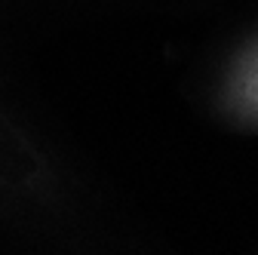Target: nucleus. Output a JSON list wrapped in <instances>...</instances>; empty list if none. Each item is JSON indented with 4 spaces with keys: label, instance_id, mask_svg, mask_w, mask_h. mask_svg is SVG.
Returning a JSON list of instances; mask_svg holds the SVG:
<instances>
[{
    "label": "nucleus",
    "instance_id": "nucleus-1",
    "mask_svg": "<svg viewBox=\"0 0 258 255\" xmlns=\"http://www.w3.org/2000/svg\"><path fill=\"white\" fill-rule=\"evenodd\" d=\"M215 108L237 130L258 133V34L231 55L215 89Z\"/></svg>",
    "mask_w": 258,
    "mask_h": 255
}]
</instances>
